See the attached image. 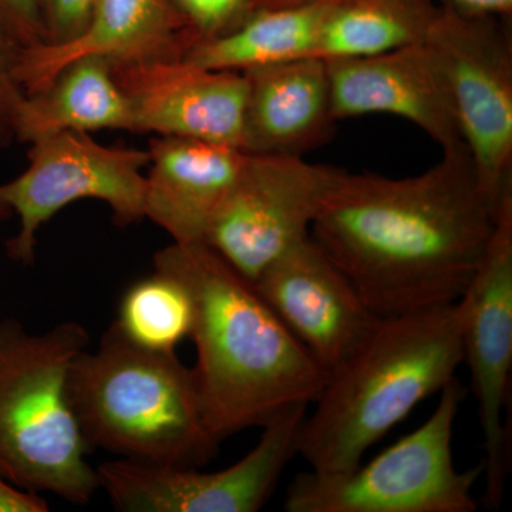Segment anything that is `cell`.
I'll use <instances>...</instances> for the list:
<instances>
[{"label": "cell", "instance_id": "1", "mask_svg": "<svg viewBox=\"0 0 512 512\" xmlns=\"http://www.w3.org/2000/svg\"><path fill=\"white\" fill-rule=\"evenodd\" d=\"M497 210L461 146L416 177L340 171L311 238L370 311L392 318L460 301Z\"/></svg>", "mask_w": 512, "mask_h": 512}, {"label": "cell", "instance_id": "2", "mask_svg": "<svg viewBox=\"0 0 512 512\" xmlns=\"http://www.w3.org/2000/svg\"><path fill=\"white\" fill-rule=\"evenodd\" d=\"M154 268L177 276L191 293L192 372L218 440L264 427L296 404L315 403L328 373L217 252L204 242H173L154 255Z\"/></svg>", "mask_w": 512, "mask_h": 512}, {"label": "cell", "instance_id": "3", "mask_svg": "<svg viewBox=\"0 0 512 512\" xmlns=\"http://www.w3.org/2000/svg\"><path fill=\"white\" fill-rule=\"evenodd\" d=\"M461 363L458 301L380 318L326 377L315 410L303 421L298 456L315 473L352 470L414 407L440 393Z\"/></svg>", "mask_w": 512, "mask_h": 512}, {"label": "cell", "instance_id": "4", "mask_svg": "<svg viewBox=\"0 0 512 512\" xmlns=\"http://www.w3.org/2000/svg\"><path fill=\"white\" fill-rule=\"evenodd\" d=\"M70 406L89 448L165 467L200 468L221 441L205 420L192 367L175 352L134 345L110 326L74 359Z\"/></svg>", "mask_w": 512, "mask_h": 512}, {"label": "cell", "instance_id": "5", "mask_svg": "<svg viewBox=\"0 0 512 512\" xmlns=\"http://www.w3.org/2000/svg\"><path fill=\"white\" fill-rule=\"evenodd\" d=\"M89 342L72 320L43 333L0 320V476L77 505L100 490L67 394L70 367Z\"/></svg>", "mask_w": 512, "mask_h": 512}, {"label": "cell", "instance_id": "6", "mask_svg": "<svg viewBox=\"0 0 512 512\" xmlns=\"http://www.w3.org/2000/svg\"><path fill=\"white\" fill-rule=\"evenodd\" d=\"M464 389L457 377L419 429L367 464L336 474H299L286 493L288 512H474L481 463L458 471L453 434Z\"/></svg>", "mask_w": 512, "mask_h": 512}, {"label": "cell", "instance_id": "7", "mask_svg": "<svg viewBox=\"0 0 512 512\" xmlns=\"http://www.w3.org/2000/svg\"><path fill=\"white\" fill-rule=\"evenodd\" d=\"M30 144L28 168L0 185V204L19 217L18 234L6 242L13 261L32 264L40 228L76 201L106 202L123 227L146 218L148 150L106 147L80 131H62Z\"/></svg>", "mask_w": 512, "mask_h": 512}, {"label": "cell", "instance_id": "8", "mask_svg": "<svg viewBox=\"0 0 512 512\" xmlns=\"http://www.w3.org/2000/svg\"><path fill=\"white\" fill-rule=\"evenodd\" d=\"M424 42L446 77L478 187L494 208L512 194V46L484 16L436 15Z\"/></svg>", "mask_w": 512, "mask_h": 512}, {"label": "cell", "instance_id": "9", "mask_svg": "<svg viewBox=\"0 0 512 512\" xmlns=\"http://www.w3.org/2000/svg\"><path fill=\"white\" fill-rule=\"evenodd\" d=\"M339 173L303 157L247 153L202 242L252 284L311 235Z\"/></svg>", "mask_w": 512, "mask_h": 512}, {"label": "cell", "instance_id": "10", "mask_svg": "<svg viewBox=\"0 0 512 512\" xmlns=\"http://www.w3.org/2000/svg\"><path fill=\"white\" fill-rule=\"evenodd\" d=\"M458 305L463 363L483 433L484 501L497 510L511 464L510 430L503 417L512 370V194L498 205L493 234Z\"/></svg>", "mask_w": 512, "mask_h": 512}, {"label": "cell", "instance_id": "11", "mask_svg": "<svg viewBox=\"0 0 512 512\" xmlns=\"http://www.w3.org/2000/svg\"><path fill=\"white\" fill-rule=\"evenodd\" d=\"M309 404L289 407L265 424L258 444L224 470L107 461L97 467L100 488L126 512H256L274 494L285 468L298 456Z\"/></svg>", "mask_w": 512, "mask_h": 512}, {"label": "cell", "instance_id": "12", "mask_svg": "<svg viewBox=\"0 0 512 512\" xmlns=\"http://www.w3.org/2000/svg\"><path fill=\"white\" fill-rule=\"evenodd\" d=\"M252 285L328 375L380 319L311 235L276 259Z\"/></svg>", "mask_w": 512, "mask_h": 512}, {"label": "cell", "instance_id": "13", "mask_svg": "<svg viewBox=\"0 0 512 512\" xmlns=\"http://www.w3.org/2000/svg\"><path fill=\"white\" fill-rule=\"evenodd\" d=\"M113 73L130 100L136 131L244 151V73L205 69L185 59L113 66Z\"/></svg>", "mask_w": 512, "mask_h": 512}, {"label": "cell", "instance_id": "14", "mask_svg": "<svg viewBox=\"0 0 512 512\" xmlns=\"http://www.w3.org/2000/svg\"><path fill=\"white\" fill-rule=\"evenodd\" d=\"M325 62L336 120L393 114L412 121L443 151L464 146L446 77L426 42Z\"/></svg>", "mask_w": 512, "mask_h": 512}, {"label": "cell", "instance_id": "15", "mask_svg": "<svg viewBox=\"0 0 512 512\" xmlns=\"http://www.w3.org/2000/svg\"><path fill=\"white\" fill-rule=\"evenodd\" d=\"M195 42L171 0H97L89 26L76 40L22 50L16 79L25 94L37 93L79 57H104L113 66L177 60Z\"/></svg>", "mask_w": 512, "mask_h": 512}, {"label": "cell", "instance_id": "16", "mask_svg": "<svg viewBox=\"0 0 512 512\" xmlns=\"http://www.w3.org/2000/svg\"><path fill=\"white\" fill-rule=\"evenodd\" d=\"M248 83L244 151L303 157L335 127L326 62L303 57L245 70Z\"/></svg>", "mask_w": 512, "mask_h": 512}, {"label": "cell", "instance_id": "17", "mask_svg": "<svg viewBox=\"0 0 512 512\" xmlns=\"http://www.w3.org/2000/svg\"><path fill=\"white\" fill-rule=\"evenodd\" d=\"M144 217L174 244L204 241L212 215L238 177L247 153L238 148L163 137L151 141Z\"/></svg>", "mask_w": 512, "mask_h": 512}, {"label": "cell", "instance_id": "18", "mask_svg": "<svg viewBox=\"0 0 512 512\" xmlns=\"http://www.w3.org/2000/svg\"><path fill=\"white\" fill-rule=\"evenodd\" d=\"M136 131L133 109L100 56H83L66 64L40 92L25 94L15 119L16 140L33 143L62 131Z\"/></svg>", "mask_w": 512, "mask_h": 512}, {"label": "cell", "instance_id": "19", "mask_svg": "<svg viewBox=\"0 0 512 512\" xmlns=\"http://www.w3.org/2000/svg\"><path fill=\"white\" fill-rule=\"evenodd\" d=\"M329 6L258 9L227 35L194 43L183 59L205 69L245 72L316 57L320 26Z\"/></svg>", "mask_w": 512, "mask_h": 512}, {"label": "cell", "instance_id": "20", "mask_svg": "<svg viewBox=\"0 0 512 512\" xmlns=\"http://www.w3.org/2000/svg\"><path fill=\"white\" fill-rule=\"evenodd\" d=\"M434 18L419 0H345L329 6L316 57L376 56L416 45L426 40Z\"/></svg>", "mask_w": 512, "mask_h": 512}, {"label": "cell", "instance_id": "21", "mask_svg": "<svg viewBox=\"0 0 512 512\" xmlns=\"http://www.w3.org/2000/svg\"><path fill=\"white\" fill-rule=\"evenodd\" d=\"M194 302L187 286L170 272L156 269L131 284L121 296L113 323L121 336L140 348L175 352L190 338Z\"/></svg>", "mask_w": 512, "mask_h": 512}, {"label": "cell", "instance_id": "22", "mask_svg": "<svg viewBox=\"0 0 512 512\" xmlns=\"http://www.w3.org/2000/svg\"><path fill=\"white\" fill-rule=\"evenodd\" d=\"M197 42L232 32L255 13V0H171ZM195 42V43H197Z\"/></svg>", "mask_w": 512, "mask_h": 512}, {"label": "cell", "instance_id": "23", "mask_svg": "<svg viewBox=\"0 0 512 512\" xmlns=\"http://www.w3.org/2000/svg\"><path fill=\"white\" fill-rule=\"evenodd\" d=\"M0 39L20 52L45 45L40 0H0Z\"/></svg>", "mask_w": 512, "mask_h": 512}, {"label": "cell", "instance_id": "24", "mask_svg": "<svg viewBox=\"0 0 512 512\" xmlns=\"http://www.w3.org/2000/svg\"><path fill=\"white\" fill-rule=\"evenodd\" d=\"M97 0H40L47 46H62L83 35Z\"/></svg>", "mask_w": 512, "mask_h": 512}, {"label": "cell", "instance_id": "25", "mask_svg": "<svg viewBox=\"0 0 512 512\" xmlns=\"http://www.w3.org/2000/svg\"><path fill=\"white\" fill-rule=\"evenodd\" d=\"M19 53L16 47L0 39V150L16 140V113L25 99V92L16 79Z\"/></svg>", "mask_w": 512, "mask_h": 512}, {"label": "cell", "instance_id": "26", "mask_svg": "<svg viewBox=\"0 0 512 512\" xmlns=\"http://www.w3.org/2000/svg\"><path fill=\"white\" fill-rule=\"evenodd\" d=\"M49 504L42 495L22 490L0 476V512H47Z\"/></svg>", "mask_w": 512, "mask_h": 512}, {"label": "cell", "instance_id": "27", "mask_svg": "<svg viewBox=\"0 0 512 512\" xmlns=\"http://www.w3.org/2000/svg\"><path fill=\"white\" fill-rule=\"evenodd\" d=\"M454 8L473 15H507L512 9V0H448Z\"/></svg>", "mask_w": 512, "mask_h": 512}, {"label": "cell", "instance_id": "28", "mask_svg": "<svg viewBox=\"0 0 512 512\" xmlns=\"http://www.w3.org/2000/svg\"><path fill=\"white\" fill-rule=\"evenodd\" d=\"M10 215H12V212H10L8 208L3 207V205L0 204V222L8 220Z\"/></svg>", "mask_w": 512, "mask_h": 512}]
</instances>
